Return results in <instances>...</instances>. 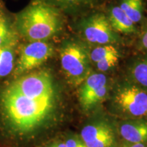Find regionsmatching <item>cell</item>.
Returning <instances> with one entry per match:
<instances>
[{
    "label": "cell",
    "mask_w": 147,
    "mask_h": 147,
    "mask_svg": "<svg viewBox=\"0 0 147 147\" xmlns=\"http://www.w3.org/2000/svg\"><path fill=\"white\" fill-rule=\"evenodd\" d=\"M120 134L129 143H144L147 141V121H132L120 127Z\"/></svg>",
    "instance_id": "10"
},
{
    "label": "cell",
    "mask_w": 147,
    "mask_h": 147,
    "mask_svg": "<svg viewBox=\"0 0 147 147\" xmlns=\"http://www.w3.org/2000/svg\"><path fill=\"white\" fill-rule=\"evenodd\" d=\"M123 147H147V146L144 143H136V144L129 143V144H125Z\"/></svg>",
    "instance_id": "22"
},
{
    "label": "cell",
    "mask_w": 147,
    "mask_h": 147,
    "mask_svg": "<svg viewBox=\"0 0 147 147\" xmlns=\"http://www.w3.org/2000/svg\"><path fill=\"white\" fill-rule=\"evenodd\" d=\"M107 84L90 92L84 96L80 97L82 106L85 108H89L102 101L107 93Z\"/></svg>",
    "instance_id": "15"
},
{
    "label": "cell",
    "mask_w": 147,
    "mask_h": 147,
    "mask_svg": "<svg viewBox=\"0 0 147 147\" xmlns=\"http://www.w3.org/2000/svg\"><path fill=\"white\" fill-rule=\"evenodd\" d=\"M52 45L45 41L30 42L21 47L14 69V75L20 76L34 69L49 59L53 55Z\"/></svg>",
    "instance_id": "5"
},
{
    "label": "cell",
    "mask_w": 147,
    "mask_h": 147,
    "mask_svg": "<svg viewBox=\"0 0 147 147\" xmlns=\"http://www.w3.org/2000/svg\"><path fill=\"white\" fill-rule=\"evenodd\" d=\"M141 44H142V47L144 49L147 50V30L144 32L142 37V40H141Z\"/></svg>",
    "instance_id": "21"
},
{
    "label": "cell",
    "mask_w": 147,
    "mask_h": 147,
    "mask_svg": "<svg viewBox=\"0 0 147 147\" xmlns=\"http://www.w3.org/2000/svg\"><path fill=\"white\" fill-rule=\"evenodd\" d=\"M115 102L124 112L133 117L146 115L147 93L140 88L135 86L123 88L116 95Z\"/></svg>",
    "instance_id": "7"
},
{
    "label": "cell",
    "mask_w": 147,
    "mask_h": 147,
    "mask_svg": "<svg viewBox=\"0 0 147 147\" xmlns=\"http://www.w3.org/2000/svg\"><path fill=\"white\" fill-rule=\"evenodd\" d=\"M120 8L135 24L142 16V0H122Z\"/></svg>",
    "instance_id": "13"
},
{
    "label": "cell",
    "mask_w": 147,
    "mask_h": 147,
    "mask_svg": "<svg viewBox=\"0 0 147 147\" xmlns=\"http://www.w3.org/2000/svg\"><path fill=\"white\" fill-rule=\"evenodd\" d=\"M3 114L16 130L28 131L41 124L51 113L53 98L36 100L5 89L1 95Z\"/></svg>",
    "instance_id": "1"
},
{
    "label": "cell",
    "mask_w": 147,
    "mask_h": 147,
    "mask_svg": "<svg viewBox=\"0 0 147 147\" xmlns=\"http://www.w3.org/2000/svg\"><path fill=\"white\" fill-rule=\"evenodd\" d=\"M131 73L135 81L147 89V59L137 62L134 66Z\"/></svg>",
    "instance_id": "16"
},
{
    "label": "cell",
    "mask_w": 147,
    "mask_h": 147,
    "mask_svg": "<svg viewBox=\"0 0 147 147\" xmlns=\"http://www.w3.org/2000/svg\"><path fill=\"white\" fill-rule=\"evenodd\" d=\"M6 89L36 100L53 98L54 93L51 75L45 71L20 77L12 82Z\"/></svg>",
    "instance_id": "4"
},
{
    "label": "cell",
    "mask_w": 147,
    "mask_h": 147,
    "mask_svg": "<svg viewBox=\"0 0 147 147\" xmlns=\"http://www.w3.org/2000/svg\"><path fill=\"white\" fill-rule=\"evenodd\" d=\"M65 144L67 147H87L83 141L79 139H69L66 141Z\"/></svg>",
    "instance_id": "19"
},
{
    "label": "cell",
    "mask_w": 147,
    "mask_h": 147,
    "mask_svg": "<svg viewBox=\"0 0 147 147\" xmlns=\"http://www.w3.org/2000/svg\"><path fill=\"white\" fill-rule=\"evenodd\" d=\"M146 115H147V113H146Z\"/></svg>",
    "instance_id": "24"
},
{
    "label": "cell",
    "mask_w": 147,
    "mask_h": 147,
    "mask_svg": "<svg viewBox=\"0 0 147 147\" xmlns=\"http://www.w3.org/2000/svg\"><path fill=\"white\" fill-rule=\"evenodd\" d=\"M16 32L14 25L11 22L3 3L0 0V47Z\"/></svg>",
    "instance_id": "12"
},
{
    "label": "cell",
    "mask_w": 147,
    "mask_h": 147,
    "mask_svg": "<svg viewBox=\"0 0 147 147\" xmlns=\"http://www.w3.org/2000/svg\"><path fill=\"white\" fill-rule=\"evenodd\" d=\"M80 136L87 147H113L115 142L113 129L104 123L84 127Z\"/></svg>",
    "instance_id": "8"
},
{
    "label": "cell",
    "mask_w": 147,
    "mask_h": 147,
    "mask_svg": "<svg viewBox=\"0 0 147 147\" xmlns=\"http://www.w3.org/2000/svg\"><path fill=\"white\" fill-rule=\"evenodd\" d=\"M61 67L69 82L80 84L89 76V59L85 49L74 42L65 44L60 51Z\"/></svg>",
    "instance_id": "3"
},
{
    "label": "cell",
    "mask_w": 147,
    "mask_h": 147,
    "mask_svg": "<svg viewBox=\"0 0 147 147\" xmlns=\"http://www.w3.org/2000/svg\"><path fill=\"white\" fill-rule=\"evenodd\" d=\"M108 19L114 30L117 32L128 34L136 31L134 23L120 7H114L112 9Z\"/></svg>",
    "instance_id": "11"
},
{
    "label": "cell",
    "mask_w": 147,
    "mask_h": 147,
    "mask_svg": "<svg viewBox=\"0 0 147 147\" xmlns=\"http://www.w3.org/2000/svg\"><path fill=\"white\" fill-rule=\"evenodd\" d=\"M14 25L18 34L29 42L45 41L59 31L61 18L52 6L38 1L18 14Z\"/></svg>",
    "instance_id": "2"
},
{
    "label": "cell",
    "mask_w": 147,
    "mask_h": 147,
    "mask_svg": "<svg viewBox=\"0 0 147 147\" xmlns=\"http://www.w3.org/2000/svg\"><path fill=\"white\" fill-rule=\"evenodd\" d=\"M57 3H65V4H74V3H79L89 1V0H52Z\"/></svg>",
    "instance_id": "20"
},
{
    "label": "cell",
    "mask_w": 147,
    "mask_h": 147,
    "mask_svg": "<svg viewBox=\"0 0 147 147\" xmlns=\"http://www.w3.org/2000/svg\"><path fill=\"white\" fill-rule=\"evenodd\" d=\"M83 30L86 40L91 43L106 45L117 40L109 19L104 14H97L88 18L84 23Z\"/></svg>",
    "instance_id": "6"
},
{
    "label": "cell",
    "mask_w": 147,
    "mask_h": 147,
    "mask_svg": "<svg viewBox=\"0 0 147 147\" xmlns=\"http://www.w3.org/2000/svg\"><path fill=\"white\" fill-rule=\"evenodd\" d=\"M50 147H67L65 143H59V144H53Z\"/></svg>",
    "instance_id": "23"
},
{
    "label": "cell",
    "mask_w": 147,
    "mask_h": 147,
    "mask_svg": "<svg viewBox=\"0 0 147 147\" xmlns=\"http://www.w3.org/2000/svg\"><path fill=\"white\" fill-rule=\"evenodd\" d=\"M18 42V33L16 32L0 47V79L7 76L13 71Z\"/></svg>",
    "instance_id": "9"
},
{
    "label": "cell",
    "mask_w": 147,
    "mask_h": 147,
    "mask_svg": "<svg viewBox=\"0 0 147 147\" xmlns=\"http://www.w3.org/2000/svg\"><path fill=\"white\" fill-rule=\"evenodd\" d=\"M119 55L118 50L113 45H104L93 49L90 54V58L95 63L100 61L113 55Z\"/></svg>",
    "instance_id": "17"
},
{
    "label": "cell",
    "mask_w": 147,
    "mask_h": 147,
    "mask_svg": "<svg viewBox=\"0 0 147 147\" xmlns=\"http://www.w3.org/2000/svg\"><path fill=\"white\" fill-rule=\"evenodd\" d=\"M107 84V78L102 74H93L89 75L83 82L80 91V97L84 96L90 92Z\"/></svg>",
    "instance_id": "14"
},
{
    "label": "cell",
    "mask_w": 147,
    "mask_h": 147,
    "mask_svg": "<svg viewBox=\"0 0 147 147\" xmlns=\"http://www.w3.org/2000/svg\"><path fill=\"white\" fill-rule=\"evenodd\" d=\"M120 55H113V56L108 57L107 58L97 62L96 66L97 69L101 71H107L108 69L113 67L118 63Z\"/></svg>",
    "instance_id": "18"
}]
</instances>
